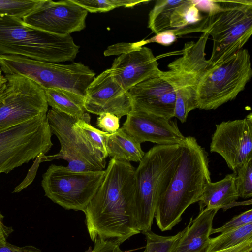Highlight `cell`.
<instances>
[{"label": "cell", "mask_w": 252, "mask_h": 252, "mask_svg": "<svg viewBox=\"0 0 252 252\" xmlns=\"http://www.w3.org/2000/svg\"><path fill=\"white\" fill-rule=\"evenodd\" d=\"M46 114L0 132V174L45 155L53 146Z\"/></svg>", "instance_id": "cell-9"}, {"label": "cell", "mask_w": 252, "mask_h": 252, "mask_svg": "<svg viewBox=\"0 0 252 252\" xmlns=\"http://www.w3.org/2000/svg\"><path fill=\"white\" fill-rule=\"evenodd\" d=\"M209 162L208 153L196 139L186 137L178 165L155 212L161 231L171 230L188 207L200 200L206 184L211 181Z\"/></svg>", "instance_id": "cell-2"}, {"label": "cell", "mask_w": 252, "mask_h": 252, "mask_svg": "<svg viewBox=\"0 0 252 252\" xmlns=\"http://www.w3.org/2000/svg\"><path fill=\"white\" fill-rule=\"evenodd\" d=\"M90 122V116L77 119L73 124V128L98 156L106 159L108 157L106 141L109 133L94 127Z\"/></svg>", "instance_id": "cell-23"}, {"label": "cell", "mask_w": 252, "mask_h": 252, "mask_svg": "<svg viewBox=\"0 0 252 252\" xmlns=\"http://www.w3.org/2000/svg\"><path fill=\"white\" fill-rule=\"evenodd\" d=\"M210 35L207 28L197 41L184 44L182 56L167 65L168 70L159 76L173 88L176 96L174 117L186 122L189 113L197 108L196 91L203 75L209 68L205 48Z\"/></svg>", "instance_id": "cell-6"}, {"label": "cell", "mask_w": 252, "mask_h": 252, "mask_svg": "<svg viewBox=\"0 0 252 252\" xmlns=\"http://www.w3.org/2000/svg\"><path fill=\"white\" fill-rule=\"evenodd\" d=\"M252 76L250 55L245 49L209 67L197 89V108L215 110L234 100L245 89Z\"/></svg>", "instance_id": "cell-8"}, {"label": "cell", "mask_w": 252, "mask_h": 252, "mask_svg": "<svg viewBox=\"0 0 252 252\" xmlns=\"http://www.w3.org/2000/svg\"><path fill=\"white\" fill-rule=\"evenodd\" d=\"M88 11L71 0H44L42 5L22 20L27 25L60 35H68L86 27Z\"/></svg>", "instance_id": "cell-14"}, {"label": "cell", "mask_w": 252, "mask_h": 252, "mask_svg": "<svg viewBox=\"0 0 252 252\" xmlns=\"http://www.w3.org/2000/svg\"><path fill=\"white\" fill-rule=\"evenodd\" d=\"M251 222H252V209H250L234 217L222 226L217 228H212L211 235L233 230Z\"/></svg>", "instance_id": "cell-30"}, {"label": "cell", "mask_w": 252, "mask_h": 252, "mask_svg": "<svg viewBox=\"0 0 252 252\" xmlns=\"http://www.w3.org/2000/svg\"><path fill=\"white\" fill-rule=\"evenodd\" d=\"M252 238V222L238 229L210 238L205 252L221 251L237 246Z\"/></svg>", "instance_id": "cell-25"}, {"label": "cell", "mask_w": 252, "mask_h": 252, "mask_svg": "<svg viewBox=\"0 0 252 252\" xmlns=\"http://www.w3.org/2000/svg\"><path fill=\"white\" fill-rule=\"evenodd\" d=\"M177 36L173 30L162 31L152 38L141 41L142 45L150 43H157L164 46H169L176 41Z\"/></svg>", "instance_id": "cell-32"}, {"label": "cell", "mask_w": 252, "mask_h": 252, "mask_svg": "<svg viewBox=\"0 0 252 252\" xmlns=\"http://www.w3.org/2000/svg\"><path fill=\"white\" fill-rule=\"evenodd\" d=\"M135 168L130 162L111 158L103 180L83 212L91 239L119 246L140 233L132 216Z\"/></svg>", "instance_id": "cell-1"}, {"label": "cell", "mask_w": 252, "mask_h": 252, "mask_svg": "<svg viewBox=\"0 0 252 252\" xmlns=\"http://www.w3.org/2000/svg\"><path fill=\"white\" fill-rule=\"evenodd\" d=\"M6 77L2 74V71L0 67V87L6 82Z\"/></svg>", "instance_id": "cell-37"}, {"label": "cell", "mask_w": 252, "mask_h": 252, "mask_svg": "<svg viewBox=\"0 0 252 252\" xmlns=\"http://www.w3.org/2000/svg\"><path fill=\"white\" fill-rule=\"evenodd\" d=\"M235 180V186L242 198L252 196V159H250L237 171Z\"/></svg>", "instance_id": "cell-29"}, {"label": "cell", "mask_w": 252, "mask_h": 252, "mask_svg": "<svg viewBox=\"0 0 252 252\" xmlns=\"http://www.w3.org/2000/svg\"><path fill=\"white\" fill-rule=\"evenodd\" d=\"M212 252H252V238L232 248Z\"/></svg>", "instance_id": "cell-35"}, {"label": "cell", "mask_w": 252, "mask_h": 252, "mask_svg": "<svg viewBox=\"0 0 252 252\" xmlns=\"http://www.w3.org/2000/svg\"><path fill=\"white\" fill-rule=\"evenodd\" d=\"M4 216L0 212V245L5 244L10 234L13 231L12 227L7 226L3 222Z\"/></svg>", "instance_id": "cell-36"}, {"label": "cell", "mask_w": 252, "mask_h": 252, "mask_svg": "<svg viewBox=\"0 0 252 252\" xmlns=\"http://www.w3.org/2000/svg\"><path fill=\"white\" fill-rule=\"evenodd\" d=\"M80 47L70 35L49 33L26 25L22 19L0 16V54L58 63L72 61Z\"/></svg>", "instance_id": "cell-4"}, {"label": "cell", "mask_w": 252, "mask_h": 252, "mask_svg": "<svg viewBox=\"0 0 252 252\" xmlns=\"http://www.w3.org/2000/svg\"><path fill=\"white\" fill-rule=\"evenodd\" d=\"M210 150L220 155L234 173L252 159V113L243 119L216 124Z\"/></svg>", "instance_id": "cell-13"}, {"label": "cell", "mask_w": 252, "mask_h": 252, "mask_svg": "<svg viewBox=\"0 0 252 252\" xmlns=\"http://www.w3.org/2000/svg\"><path fill=\"white\" fill-rule=\"evenodd\" d=\"M0 252H41V251L33 246L18 247L6 242L0 245Z\"/></svg>", "instance_id": "cell-34"}, {"label": "cell", "mask_w": 252, "mask_h": 252, "mask_svg": "<svg viewBox=\"0 0 252 252\" xmlns=\"http://www.w3.org/2000/svg\"><path fill=\"white\" fill-rule=\"evenodd\" d=\"M235 177L236 173L233 172L219 181L208 182L198 201L200 211L205 207L225 210L235 204L239 197L235 184Z\"/></svg>", "instance_id": "cell-20"}, {"label": "cell", "mask_w": 252, "mask_h": 252, "mask_svg": "<svg viewBox=\"0 0 252 252\" xmlns=\"http://www.w3.org/2000/svg\"><path fill=\"white\" fill-rule=\"evenodd\" d=\"M0 87V132L48 111L44 89L18 74H5Z\"/></svg>", "instance_id": "cell-11"}, {"label": "cell", "mask_w": 252, "mask_h": 252, "mask_svg": "<svg viewBox=\"0 0 252 252\" xmlns=\"http://www.w3.org/2000/svg\"><path fill=\"white\" fill-rule=\"evenodd\" d=\"M183 230L175 235L163 236L158 235L151 230L143 232L146 240L145 250L147 252H174L177 245L186 231Z\"/></svg>", "instance_id": "cell-28"}, {"label": "cell", "mask_w": 252, "mask_h": 252, "mask_svg": "<svg viewBox=\"0 0 252 252\" xmlns=\"http://www.w3.org/2000/svg\"><path fill=\"white\" fill-rule=\"evenodd\" d=\"M48 106L73 117L82 119L90 117L86 113L84 96L60 89L44 90Z\"/></svg>", "instance_id": "cell-22"}, {"label": "cell", "mask_w": 252, "mask_h": 252, "mask_svg": "<svg viewBox=\"0 0 252 252\" xmlns=\"http://www.w3.org/2000/svg\"><path fill=\"white\" fill-rule=\"evenodd\" d=\"M44 0H0V16L23 19L38 9Z\"/></svg>", "instance_id": "cell-26"}, {"label": "cell", "mask_w": 252, "mask_h": 252, "mask_svg": "<svg viewBox=\"0 0 252 252\" xmlns=\"http://www.w3.org/2000/svg\"><path fill=\"white\" fill-rule=\"evenodd\" d=\"M121 128L140 144L148 141L159 145H182L186 139L176 120L142 111H131Z\"/></svg>", "instance_id": "cell-16"}, {"label": "cell", "mask_w": 252, "mask_h": 252, "mask_svg": "<svg viewBox=\"0 0 252 252\" xmlns=\"http://www.w3.org/2000/svg\"><path fill=\"white\" fill-rule=\"evenodd\" d=\"M108 69L113 79L126 91L159 76L162 71L151 49L143 46L120 55Z\"/></svg>", "instance_id": "cell-17"}, {"label": "cell", "mask_w": 252, "mask_h": 252, "mask_svg": "<svg viewBox=\"0 0 252 252\" xmlns=\"http://www.w3.org/2000/svg\"><path fill=\"white\" fill-rule=\"evenodd\" d=\"M182 0H159L149 13L148 27L157 34L170 29L172 13Z\"/></svg>", "instance_id": "cell-24"}, {"label": "cell", "mask_w": 252, "mask_h": 252, "mask_svg": "<svg viewBox=\"0 0 252 252\" xmlns=\"http://www.w3.org/2000/svg\"><path fill=\"white\" fill-rule=\"evenodd\" d=\"M0 67L5 74H18L43 89H60L85 96L95 73L81 63L63 64L20 56L0 54Z\"/></svg>", "instance_id": "cell-7"}, {"label": "cell", "mask_w": 252, "mask_h": 252, "mask_svg": "<svg viewBox=\"0 0 252 252\" xmlns=\"http://www.w3.org/2000/svg\"><path fill=\"white\" fill-rule=\"evenodd\" d=\"M182 150L183 144L156 145L135 168L132 216L140 232L151 230L158 200L176 171Z\"/></svg>", "instance_id": "cell-3"}, {"label": "cell", "mask_w": 252, "mask_h": 252, "mask_svg": "<svg viewBox=\"0 0 252 252\" xmlns=\"http://www.w3.org/2000/svg\"><path fill=\"white\" fill-rule=\"evenodd\" d=\"M119 118L109 113H103L97 118V126L101 131L109 134L116 132L120 128Z\"/></svg>", "instance_id": "cell-31"}, {"label": "cell", "mask_w": 252, "mask_h": 252, "mask_svg": "<svg viewBox=\"0 0 252 252\" xmlns=\"http://www.w3.org/2000/svg\"><path fill=\"white\" fill-rule=\"evenodd\" d=\"M207 28L213 39L209 67L242 49L252 33L251 0H211Z\"/></svg>", "instance_id": "cell-5"}, {"label": "cell", "mask_w": 252, "mask_h": 252, "mask_svg": "<svg viewBox=\"0 0 252 252\" xmlns=\"http://www.w3.org/2000/svg\"><path fill=\"white\" fill-rule=\"evenodd\" d=\"M91 13L105 12L120 7H133L148 0H71Z\"/></svg>", "instance_id": "cell-27"}, {"label": "cell", "mask_w": 252, "mask_h": 252, "mask_svg": "<svg viewBox=\"0 0 252 252\" xmlns=\"http://www.w3.org/2000/svg\"><path fill=\"white\" fill-rule=\"evenodd\" d=\"M106 149L108 156L111 158L129 162H139L145 154L141 144L122 128L108 134Z\"/></svg>", "instance_id": "cell-21"}, {"label": "cell", "mask_w": 252, "mask_h": 252, "mask_svg": "<svg viewBox=\"0 0 252 252\" xmlns=\"http://www.w3.org/2000/svg\"><path fill=\"white\" fill-rule=\"evenodd\" d=\"M143 252H147L146 250L145 249V250Z\"/></svg>", "instance_id": "cell-38"}, {"label": "cell", "mask_w": 252, "mask_h": 252, "mask_svg": "<svg viewBox=\"0 0 252 252\" xmlns=\"http://www.w3.org/2000/svg\"><path fill=\"white\" fill-rule=\"evenodd\" d=\"M132 110L167 119L174 117L176 96L171 85L159 76L146 80L128 91Z\"/></svg>", "instance_id": "cell-18"}, {"label": "cell", "mask_w": 252, "mask_h": 252, "mask_svg": "<svg viewBox=\"0 0 252 252\" xmlns=\"http://www.w3.org/2000/svg\"><path fill=\"white\" fill-rule=\"evenodd\" d=\"M47 118L52 134L58 138L61 149L54 155H43L40 161L62 159L75 171L103 170L106 160L98 156L73 128L77 119L53 109L48 110Z\"/></svg>", "instance_id": "cell-12"}, {"label": "cell", "mask_w": 252, "mask_h": 252, "mask_svg": "<svg viewBox=\"0 0 252 252\" xmlns=\"http://www.w3.org/2000/svg\"><path fill=\"white\" fill-rule=\"evenodd\" d=\"M139 42L135 43H121L109 46L104 51L105 56L112 55H120L123 53L129 52L136 48L141 47Z\"/></svg>", "instance_id": "cell-33"}, {"label": "cell", "mask_w": 252, "mask_h": 252, "mask_svg": "<svg viewBox=\"0 0 252 252\" xmlns=\"http://www.w3.org/2000/svg\"><path fill=\"white\" fill-rule=\"evenodd\" d=\"M105 171H75L51 164L43 174L45 195L66 210L84 211L101 184Z\"/></svg>", "instance_id": "cell-10"}, {"label": "cell", "mask_w": 252, "mask_h": 252, "mask_svg": "<svg viewBox=\"0 0 252 252\" xmlns=\"http://www.w3.org/2000/svg\"><path fill=\"white\" fill-rule=\"evenodd\" d=\"M84 107L86 111L93 114L109 113L120 119L131 111L132 103L128 91L119 85L107 69L88 86Z\"/></svg>", "instance_id": "cell-15"}, {"label": "cell", "mask_w": 252, "mask_h": 252, "mask_svg": "<svg viewBox=\"0 0 252 252\" xmlns=\"http://www.w3.org/2000/svg\"><path fill=\"white\" fill-rule=\"evenodd\" d=\"M218 210L205 208L194 219L191 218L174 252H205L210 239L213 219Z\"/></svg>", "instance_id": "cell-19"}]
</instances>
